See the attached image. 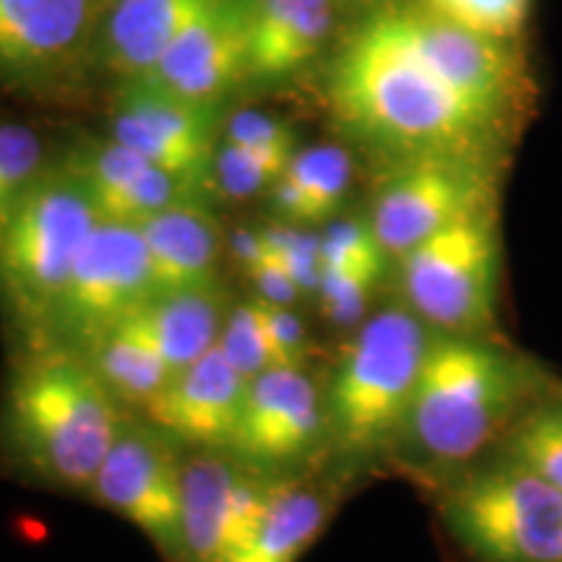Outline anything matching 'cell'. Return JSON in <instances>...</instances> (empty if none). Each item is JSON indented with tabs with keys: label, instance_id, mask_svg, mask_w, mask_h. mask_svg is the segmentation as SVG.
<instances>
[{
	"label": "cell",
	"instance_id": "obj_19",
	"mask_svg": "<svg viewBox=\"0 0 562 562\" xmlns=\"http://www.w3.org/2000/svg\"><path fill=\"white\" fill-rule=\"evenodd\" d=\"M149 252L151 290L157 294L220 284L222 227L203 201H186L136 224Z\"/></svg>",
	"mask_w": 562,
	"mask_h": 562
},
{
	"label": "cell",
	"instance_id": "obj_6",
	"mask_svg": "<svg viewBox=\"0 0 562 562\" xmlns=\"http://www.w3.org/2000/svg\"><path fill=\"white\" fill-rule=\"evenodd\" d=\"M404 305L438 334L476 336L495 323L501 240L490 211L463 216L398 258Z\"/></svg>",
	"mask_w": 562,
	"mask_h": 562
},
{
	"label": "cell",
	"instance_id": "obj_9",
	"mask_svg": "<svg viewBox=\"0 0 562 562\" xmlns=\"http://www.w3.org/2000/svg\"><path fill=\"white\" fill-rule=\"evenodd\" d=\"M492 180L482 157L396 161L372 201L370 224L385 256L402 258L448 224L490 211Z\"/></svg>",
	"mask_w": 562,
	"mask_h": 562
},
{
	"label": "cell",
	"instance_id": "obj_31",
	"mask_svg": "<svg viewBox=\"0 0 562 562\" xmlns=\"http://www.w3.org/2000/svg\"><path fill=\"white\" fill-rule=\"evenodd\" d=\"M45 146L24 123H0V216L45 172Z\"/></svg>",
	"mask_w": 562,
	"mask_h": 562
},
{
	"label": "cell",
	"instance_id": "obj_15",
	"mask_svg": "<svg viewBox=\"0 0 562 562\" xmlns=\"http://www.w3.org/2000/svg\"><path fill=\"white\" fill-rule=\"evenodd\" d=\"M252 0H216L161 55L144 81L193 102L222 104L240 83L250 81Z\"/></svg>",
	"mask_w": 562,
	"mask_h": 562
},
{
	"label": "cell",
	"instance_id": "obj_26",
	"mask_svg": "<svg viewBox=\"0 0 562 562\" xmlns=\"http://www.w3.org/2000/svg\"><path fill=\"white\" fill-rule=\"evenodd\" d=\"M290 161L292 157L286 154L243 149L220 138L211 165V191L229 201H248L258 193H269Z\"/></svg>",
	"mask_w": 562,
	"mask_h": 562
},
{
	"label": "cell",
	"instance_id": "obj_21",
	"mask_svg": "<svg viewBox=\"0 0 562 562\" xmlns=\"http://www.w3.org/2000/svg\"><path fill=\"white\" fill-rule=\"evenodd\" d=\"M334 24V0H252L250 81L290 79L318 58Z\"/></svg>",
	"mask_w": 562,
	"mask_h": 562
},
{
	"label": "cell",
	"instance_id": "obj_5",
	"mask_svg": "<svg viewBox=\"0 0 562 562\" xmlns=\"http://www.w3.org/2000/svg\"><path fill=\"white\" fill-rule=\"evenodd\" d=\"M100 222L66 165L45 167L0 216V297L24 326L45 331L76 256Z\"/></svg>",
	"mask_w": 562,
	"mask_h": 562
},
{
	"label": "cell",
	"instance_id": "obj_33",
	"mask_svg": "<svg viewBox=\"0 0 562 562\" xmlns=\"http://www.w3.org/2000/svg\"><path fill=\"white\" fill-rule=\"evenodd\" d=\"M222 140L243 146V149L269 151V154H297V133L281 117L266 115L258 110H240L224 121Z\"/></svg>",
	"mask_w": 562,
	"mask_h": 562
},
{
	"label": "cell",
	"instance_id": "obj_20",
	"mask_svg": "<svg viewBox=\"0 0 562 562\" xmlns=\"http://www.w3.org/2000/svg\"><path fill=\"white\" fill-rule=\"evenodd\" d=\"M216 0H112L104 11L97 58L121 81L138 79Z\"/></svg>",
	"mask_w": 562,
	"mask_h": 562
},
{
	"label": "cell",
	"instance_id": "obj_27",
	"mask_svg": "<svg viewBox=\"0 0 562 562\" xmlns=\"http://www.w3.org/2000/svg\"><path fill=\"white\" fill-rule=\"evenodd\" d=\"M220 347L248 381L266 370L279 368L269 318H266V302L261 297L237 302L229 307L222 326Z\"/></svg>",
	"mask_w": 562,
	"mask_h": 562
},
{
	"label": "cell",
	"instance_id": "obj_18",
	"mask_svg": "<svg viewBox=\"0 0 562 562\" xmlns=\"http://www.w3.org/2000/svg\"><path fill=\"white\" fill-rule=\"evenodd\" d=\"M63 165L83 182L104 222L138 224L178 203L203 201L186 182L112 136L81 146Z\"/></svg>",
	"mask_w": 562,
	"mask_h": 562
},
{
	"label": "cell",
	"instance_id": "obj_17",
	"mask_svg": "<svg viewBox=\"0 0 562 562\" xmlns=\"http://www.w3.org/2000/svg\"><path fill=\"white\" fill-rule=\"evenodd\" d=\"M398 11L414 45L442 79L505 123L521 91L518 60L510 50V42L461 30L430 16L414 3L398 5Z\"/></svg>",
	"mask_w": 562,
	"mask_h": 562
},
{
	"label": "cell",
	"instance_id": "obj_2",
	"mask_svg": "<svg viewBox=\"0 0 562 562\" xmlns=\"http://www.w3.org/2000/svg\"><path fill=\"white\" fill-rule=\"evenodd\" d=\"M128 425L97 370L58 344L13 370L3 398L11 451L42 482L89 495L110 448Z\"/></svg>",
	"mask_w": 562,
	"mask_h": 562
},
{
	"label": "cell",
	"instance_id": "obj_10",
	"mask_svg": "<svg viewBox=\"0 0 562 562\" xmlns=\"http://www.w3.org/2000/svg\"><path fill=\"white\" fill-rule=\"evenodd\" d=\"M89 497L136 526L167 562H182V463L157 427H123Z\"/></svg>",
	"mask_w": 562,
	"mask_h": 562
},
{
	"label": "cell",
	"instance_id": "obj_28",
	"mask_svg": "<svg viewBox=\"0 0 562 562\" xmlns=\"http://www.w3.org/2000/svg\"><path fill=\"white\" fill-rule=\"evenodd\" d=\"M508 453L562 492V402L524 414L508 438Z\"/></svg>",
	"mask_w": 562,
	"mask_h": 562
},
{
	"label": "cell",
	"instance_id": "obj_3",
	"mask_svg": "<svg viewBox=\"0 0 562 562\" xmlns=\"http://www.w3.org/2000/svg\"><path fill=\"white\" fill-rule=\"evenodd\" d=\"M526 389L516 357L463 334H432L402 438L438 463L472 459L513 417Z\"/></svg>",
	"mask_w": 562,
	"mask_h": 562
},
{
	"label": "cell",
	"instance_id": "obj_7",
	"mask_svg": "<svg viewBox=\"0 0 562 562\" xmlns=\"http://www.w3.org/2000/svg\"><path fill=\"white\" fill-rule=\"evenodd\" d=\"M448 529L482 562H562V492L516 461L448 495Z\"/></svg>",
	"mask_w": 562,
	"mask_h": 562
},
{
	"label": "cell",
	"instance_id": "obj_11",
	"mask_svg": "<svg viewBox=\"0 0 562 562\" xmlns=\"http://www.w3.org/2000/svg\"><path fill=\"white\" fill-rule=\"evenodd\" d=\"M222 128V104L186 100L144 81H123L110 112L112 138L199 195L211 193Z\"/></svg>",
	"mask_w": 562,
	"mask_h": 562
},
{
	"label": "cell",
	"instance_id": "obj_12",
	"mask_svg": "<svg viewBox=\"0 0 562 562\" xmlns=\"http://www.w3.org/2000/svg\"><path fill=\"white\" fill-rule=\"evenodd\" d=\"M182 562H227L269 510L281 480L232 453L201 451L182 463Z\"/></svg>",
	"mask_w": 562,
	"mask_h": 562
},
{
	"label": "cell",
	"instance_id": "obj_13",
	"mask_svg": "<svg viewBox=\"0 0 562 562\" xmlns=\"http://www.w3.org/2000/svg\"><path fill=\"white\" fill-rule=\"evenodd\" d=\"M326 435V396L305 368H271L248 385L229 453L273 472L307 459Z\"/></svg>",
	"mask_w": 562,
	"mask_h": 562
},
{
	"label": "cell",
	"instance_id": "obj_35",
	"mask_svg": "<svg viewBox=\"0 0 562 562\" xmlns=\"http://www.w3.org/2000/svg\"><path fill=\"white\" fill-rule=\"evenodd\" d=\"M248 279L256 284L258 297L271 302V305L292 307L297 305V300L302 297L297 281L292 279V273L284 269V263H281L271 250L269 256L248 273Z\"/></svg>",
	"mask_w": 562,
	"mask_h": 562
},
{
	"label": "cell",
	"instance_id": "obj_16",
	"mask_svg": "<svg viewBox=\"0 0 562 562\" xmlns=\"http://www.w3.org/2000/svg\"><path fill=\"white\" fill-rule=\"evenodd\" d=\"M250 381L227 360L220 344L167 383L144 406L146 422L170 442L195 451L229 453Z\"/></svg>",
	"mask_w": 562,
	"mask_h": 562
},
{
	"label": "cell",
	"instance_id": "obj_1",
	"mask_svg": "<svg viewBox=\"0 0 562 562\" xmlns=\"http://www.w3.org/2000/svg\"><path fill=\"white\" fill-rule=\"evenodd\" d=\"M328 102L347 136L393 161L482 157L503 125L419 53L398 5L370 13L344 42Z\"/></svg>",
	"mask_w": 562,
	"mask_h": 562
},
{
	"label": "cell",
	"instance_id": "obj_34",
	"mask_svg": "<svg viewBox=\"0 0 562 562\" xmlns=\"http://www.w3.org/2000/svg\"><path fill=\"white\" fill-rule=\"evenodd\" d=\"M266 318H269L279 368H302V362L307 360V351H311V339H307L302 321L294 315L292 307L271 305V302H266Z\"/></svg>",
	"mask_w": 562,
	"mask_h": 562
},
{
	"label": "cell",
	"instance_id": "obj_4",
	"mask_svg": "<svg viewBox=\"0 0 562 562\" xmlns=\"http://www.w3.org/2000/svg\"><path fill=\"white\" fill-rule=\"evenodd\" d=\"M430 326L406 305L362 323L326 393L328 438L344 456H372L402 438Z\"/></svg>",
	"mask_w": 562,
	"mask_h": 562
},
{
	"label": "cell",
	"instance_id": "obj_22",
	"mask_svg": "<svg viewBox=\"0 0 562 562\" xmlns=\"http://www.w3.org/2000/svg\"><path fill=\"white\" fill-rule=\"evenodd\" d=\"M351 186V157L336 144L297 149L284 175L269 191L271 211L279 222L313 224L339 214Z\"/></svg>",
	"mask_w": 562,
	"mask_h": 562
},
{
	"label": "cell",
	"instance_id": "obj_30",
	"mask_svg": "<svg viewBox=\"0 0 562 562\" xmlns=\"http://www.w3.org/2000/svg\"><path fill=\"white\" fill-rule=\"evenodd\" d=\"M385 263L364 266H323L321 286L315 297L321 300L323 315L334 326H351L368 311L370 294L383 277Z\"/></svg>",
	"mask_w": 562,
	"mask_h": 562
},
{
	"label": "cell",
	"instance_id": "obj_36",
	"mask_svg": "<svg viewBox=\"0 0 562 562\" xmlns=\"http://www.w3.org/2000/svg\"><path fill=\"white\" fill-rule=\"evenodd\" d=\"M229 252L245 273H250L258 263L269 256V245H266L261 227H237L229 237Z\"/></svg>",
	"mask_w": 562,
	"mask_h": 562
},
{
	"label": "cell",
	"instance_id": "obj_32",
	"mask_svg": "<svg viewBox=\"0 0 562 562\" xmlns=\"http://www.w3.org/2000/svg\"><path fill=\"white\" fill-rule=\"evenodd\" d=\"M261 235L269 250L297 281L302 294H318L323 277L321 235H315L311 227H302V224L279 220L269 227H261Z\"/></svg>",
	"mask_w": 562,
	"mask_h": 562
},
{
	"label": "cell",
	"instance_id": "obj_14",
	"mask_svg": "<svg viewBox=\"0 0 562 562\" xmlns=\"http://www.w3.org/2000/svg\"><path fill=\"white\" fill-rule=\"evenodd\" d=\"M102 0H0V79L40 87L97 53Z\"/></svg>",
	"mask_w": 562,
	"mask_h": 562
},
{
	"label": "cell",
	"instance_id": "obj_24",
	"mask_svg": "<svg viewBox=\"0 0 562 562\" xmlns=\"http://www.w3.org/2000/svg\"><path fill=\"white\" fill-rule=\"evenodd\" d=\"M83 357L117 402L138 409L159 396L175 378L140 311L117 323Z\"/></svg>",
	"mask_w": 562,
	"mask_h": 562
},
{
	"label": "cell",
	"instance_id": "obj_8",
	"mask_svg": "<svg viewBox=\"0 0 562 562\" xmlns=\"http://www.w3.org/2000/svg\"><path fill=\"white\" fill-rule=\"evenodd\" d=\"M154 297L149 252L136 224L100 222L76 256L45 331L47 344L87 351Z\"/></svg>",
	"mask_w": 562,
	"mask_h": 562
},
{
	"label": "cell",
	"instance_id": "obj_25",
	"mask_svg": "<svg viewBox=\"0 0 562 562\" xmlns=\"http://www.w3.org/2000/svg\"><path fill=\"white\" fill-rule=\"evenodd\" d=\"M331 510L326 492L281 482L269 510L227 562H300L318 542Z\"/></svg>",
	"mask_w": 562,
	"mask_h": 562
},
{
	"label": "cell",
	"instance_id": "obj_29",
	"mask_svg": "<svg viewBox=\"0 0 562 562\" xmlns=\"http://www.w3.org/2000/svg\"><path fill=\"white\" fill-rule=\"evenodd\" d=\"M533 0H414L430 16L484 34V37L513 42L526 30Z\"/></svg>",
	"mask_w": 562,
	"mask_h": 562
},
{
	"label": "cell",
	"instance_id": "obj_23",
	"mask_svg": "<svg viewBox=\"0 0 562 562\" xmlns=\"http://www.w3.org/2000/svg\"><path fill=\"white\" fill-rule=\"evenodd\" d=\"M227 313L220 284L157 294L140 307V315L170 364L172 375L191 368L220 344Z\"/></svg>",
	"mask_w": 562,
	"mask_h": 562
}]
</instances>
